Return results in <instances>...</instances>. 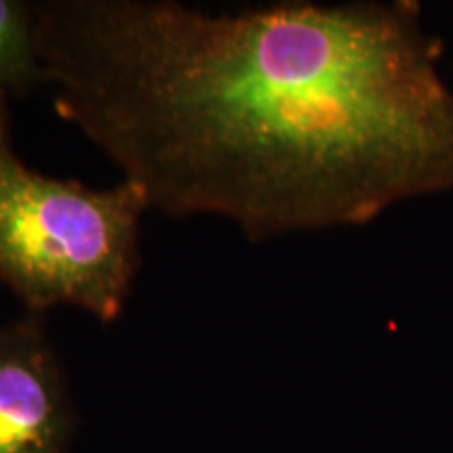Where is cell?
I'll use <instances>...</instances> for the list:
<instances>
[{
	"label": "cell",
	"mask_w": 453,
	"mask_h": 453,
	"mask_svg": "<svg viewBox=\"0 0 453 453\" xmlns=\"http://www.w3.org/2000/svg\"><path fill=\"white\" fill-rule=\"evenodd\" d=\"M38 27L55 111L168 217L254 242L367 225L437 150V84L396 0H44Z\"/></svg>",
	"instance_id": "cell-1"
},
{
	"label": "cell",
	"mask_w": 453,
	"mask_h": 453,
	"mask_svg": "<svg viewBox=\"0 0 453 453\" xmlns=\"http://www.w3.org/2000/svg\"><path fill=\"white\" fill-rule=\"evenodd\" d=\"M0 90V281L27 313L73 307L111 324L124 313L141 267V219L151 211L122 179L93 189L26 166Z\"/></svg>",
	"instance_id": "cell-2"
},
{
	"label": "cell",
	"mask_w": 453,
	"mask_h": 453,
	"mask_svg": "<svg viewBox=\"0 0 453 453\" xmlns=\"http://www.w3.org/2000/svg\"><path fill=\"white\" fill-rule=\"evenodd\" d=\"M76 407L47 321L0 326V453H70Z\"/></svg>",
	"instance_id": "cell-3"
},
{
	"label": "cell",
	"mask_w": 453,
	"mask_h": 453,
	"mask_svg": "<svg viewBox=\"0 0 453 453\" xmlns=\"http://www.w3.org/2000/svg\"><path fill=\"white\" fill-rule=\"evenodd\" d=\"M49 87L41 50L38 3L0 0V90L27 97Z\"/></svg>",
	"instance_id": "cell-4"
}]
</instances>
